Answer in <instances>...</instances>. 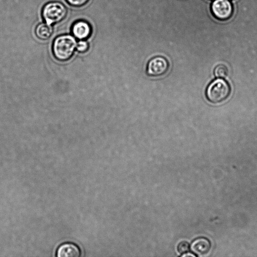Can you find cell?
I'll use <instances>...</instances> for the list:
<instances>
[{
  "mask_svg": "<svg viewBox=\"0 0 257 257\" xmlns=\"http://www.w3.org/2000/svg\"><path fill=\"white\" fill-rule=\"evenodd\" d=\"M66 1L72 6L79 7L86 4L89 0H66Z\"/></svg>",
  "mask_w": 257,
  "mask_h": 257,
  "instance_id": "13",
  "label": "cell"
},
{
  "mask_svg": "<svg viewBox=\"0 0 257 257\" xmlns=\"http://www.w3.org/2000/svg\"><path fill=\"white\" fill-rule=\"evenodd\" d=\"M67 10L64 4L60 2L47 4L43 9L42 16L49 24L57 23L66 16Z\"/></svg>",
  "mask_w": 257,
  "mask_h": 257,
  "instance_id": "3",
  "label": "cell"
},
{
  "mask_svg": "<svg viewBox=\"0 0 257 257\" xmlns=\"http://www.w3.org/2000/svg\"><path fill=\"white\" fill-rule=\"evenodd\" d=\"M214 74L218 78H226L229 74V69L225 65L220 64L214 70Z\"/></svg>",
  "mask_w": 257,
  "mask_h": 257,
  "instance_id": "10",
  "label": "cell"
},
{
  "mask_svg": "<svg viewBox=\"0 0 257 257\" xmlns=\"http://www.w3.org/2000/svg\"><path fill=\"white\" fill-rule=\"evenodd\" d=\"M35 33L38 38L46 40L49 39L53 33V28L48 23H41L37 26Z\"/></svg>",
  "mask_w": 257,
  "mask_h": 257,
  "instance_id": "9",
  "label": "cell"
},
{
  "mask_svg": "<svg viewBox=\"0 0 257 257\" xmlns=\"http://www.w3.org/2000/svg\"><path fill=\"white\" fill-rule=\"evenodd\" d=\"M191 246L189 243L186 241L181 242L178 247V250L180 253L183 254L189 252L190 250Z\"/></svg>",
  "mask_w": 257,
  "mask_h": 257,
  "instance_id": "12",
  "label": "cell"
},
{
  "mask_svg": "<svg viewBox=\"0 0 257 257\" xmlns=\"http://www.w3.org/2000/svg\"><path fill=\"white\" fill-rule=\"evenodd\" d=\"M58 257H78L80 256L79 248L72 243H65L62 244L57 251Z\"/></svg>",
  "mask_w": 257,
  "mask_h": 257,
  "instance_id": "7",
  "label": "cell"
},
{
  "mask_svg": "<svg viewBox=\"0 0 257 257\" xmlns=\"http://www.w3.org/2000/svg\"><path fill=\"white\" fill-rule=\"evenodd\" d=\"M211 10L217 18L226 20L232 16L233 7L231 0H213Z\"/></svg>",
  "mask_w": 257,
  "mask_h": 257,
  "instance_id": "5",
  "label": "cell"
},
{
  "mask_svg": "<svg viewBox=\"0 0 257 257\" xmlns=\"http://www.w3.org/2000/svg\"><path fill=\"white\" fill-rule=\"evenodd\" d=\"M76 48L78 52L83 53L88 51L89 46L87 42L80 40L77 43Z\"/></svg>",
  "mask_w": 257,
  "mask_h": 257,
  "instance_id": "11",
  "label": "cell"
},
{
  "mask_svg": "<svg viewBox=\"0 0 257 257\" xmlns=\"http://www.w3.org/2000/svg\"><path fill=\"white\" fill-rule=\"evenodd\" d=\"M211 244L209 241L204 237L195 239L192 243L191 248L197 256L207 254L210 250Z\"/></svg>",
  "mask_w": 257,
  "mask_h": 257,
  "instance_id": "8",
  "label": "cell"
},
{
  "mask_svg": "<svg viewBox=\"0 0 257 257\" xmlns=\"http://www.w3.org/2000/svg\"><path fill=\"white\" fill-rule=\"evenodd\" d=\"M183 257H197V256L194 254L193 253H191V252H187L183 254H182L181 255Z\"/></svg>",
  "mask_w": 257,
  "mask_h": 257,
  "instance_id": "14",
  "label": "cell"
},
{
  "mask_svg": "<svg viewBox=\"0 0 257 257\" xmlns=\"http://www.w3.org/2000/svg\"><path fill=\"white\" fill-rule=\"evenodd\" d=\"M76 45L75 39L71 35H65L57 37L53 46L55 57L61 62L69 60L73 55Z\"/></svg>",
  "mask_w": 257,
  "mask_h": 257,
  "instance_id": "1",
  "label": "cell"
},
{
  "mask_svg": "<svg viewBox=\"0 0 257 257\" xmlns=\"http://www.w3.org/2000/svg\"><path fill=\"white\" fill-rule=\"evenodd\" d=\"M74 36L80 40L86 39L90 37L92 33L91 26L87 22L79 21L75 22L72 28Z\"/></svg>",
  "mask_w": 257,
  "mask_h": 257,
  "instance_id": "6",
  "label": "cell"
},
{
  "mask_svg": "<svg viewBox=\"0 0 257 257\" xmlns=\"http://www.w3.org/2000/svg\"><path fill=\"white\" fill-rule=\"evenodd\" d=\"M169 67V63L166 58L157 56L153 58L148 62L146 73L149 76L159 77L167 73Z\"/></svg>",
  "mask_w": 257,
  "mask_h": 257,
  "instance_id": "4",
  "label": "cell"
},
{
  "mask_svg": "<svg viewBox=\"0 0 257 257\" xmlns=\"http://www.w3.org/2000/svg\"><path fill=\"white\" fill-rule=\"evenodd\" d=\"M231 92L230 85L227 81L223 79H217L209 84L205 95L209 102L218 104L226 100Z\"/></svg>",
  "mask_w": 257,
  "mask_h": 257,
  "instance_id": "2",
  "label": "cell"
}]
</instances>
